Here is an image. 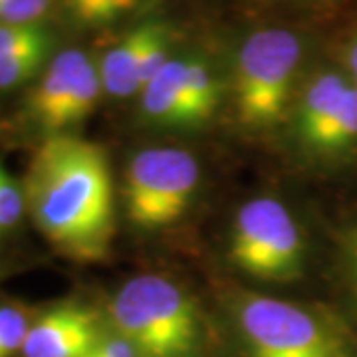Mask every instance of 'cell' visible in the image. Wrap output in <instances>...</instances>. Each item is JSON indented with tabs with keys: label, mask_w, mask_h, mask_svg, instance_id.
Masks as SVG:
<instances>
[{
	"label": "cell",
	"mask_w": 357,
	"mask_h": 357,
	"mask_svg": "<svg viewBox=\"0 0 357 357\" xmlns=\"http://www.w3.org/2000/svg\"><path fill=\"white\" fill-rule=\"evenodd\" d=\"M54 44L40 46L0 66V89H14L38 74L50 58Z\"/></svg>",
	"instance_id": "cell-16"
},
{
	"label": "cell",
	"mask_w": 357,
	"mask_h": 357,
	"mask_svg": "<svg viewBox=\"0 0 357 357\" xmlns=\"http://www.w3.org/2000/svg\"><path fill=\"white\" fill-rule=\"evenodd\" d=\"M342 268L347 288V302L357 316V222L345 232L342 241Z\"/></svg>",
	"instance_id": "cell-19"
},
{
	"label": "cell",
	"mask_w": 357,
	"mask_h": 357,
	"mask_svg": "<svg viewBox=\"0 0 357 357\" xmlns=\"http://www.w3.org/2000/svg\"><path fill=\"white\" fill-rule=\"evenodd\" d=\"M201 185L197 157L185 149L151 147L135 153L123 178V208L135 229L153 232L187 215Z\"/></svg>",
	"instance_id": "cell-7"
},
{
	"label": "cell",
	"mask_w": 357,
	"mask_h": 357,
	"mask_svg": "<svg viewBox=\"0 0 357 357\" xmlns=\"http://www.w3.org/2000/svg\"><path fill=\"white\" fill-rule=\"evenodd\" d=\"M50 4L52 0H0V26L40 22Z\"/></svg>",
	"instance_id": "cell-18"
},
{
	"label": "cell",
	"mask_w": 357,
	"mask_h": 357,
	"mask_svg": "<svg viewBox=\"0 0 357 357\" xmlns=\"http://www.w3.org/2000/svg\"><path fill=\"white\" fill-rule=\"evenodd\" d=\"M105 330V314L82 300H62L36 312L20 357H88Z\"/></svg>",
	"instance_id": "cell-9"
},
{
	"label": "cell",
	"mask_w": 357,
	"mask_h": 357,
	"mask_svg": "<svg viewBox=\"0 0 357 357\" xmlns=\"http://www.w3.org/2000/svg\"><path fill=\"white\" fill-rule=\"evenodd\" d=\"M185 56H173L139 91L141 114L157 128L192 129L185 98Z\"/></svg>",
	"instance_id": "cell-10"
},
{
	"label": "cell",
	"mask_w": 357,
	"mask_h": 357,
	"mask_svg": "<svg viewBox=\"0 0 357 357\" xmlns=\"http://www.w3.org/2000/svg\"><path fill=\"white\" fill-rule=\"evenodd\" d=\"M229 324L238 357H357L342 319L276 296L234 294Z\"/></svg>",
	"instance_id": "cell-2"
},
{
	"label": "cell",
	"mask_w": 357,
	"mask_h": 357,
	"mask_svg": "<svg viewBox=\"0 0 357 357\" xmlns=\"http://www.w3.org/2000/svg\"><path fill=\"white\" fill-rule=\"evenodd\" d=\"M292 137L319 167L357 159V89L344 68H321L300 84L292 107Z\"/></svg>",
	"instance_id": "cell-5"
},
{
	"label": "cell",
	"mask_w": 357,
	"mask_h": 357,
	"mask_svg": "<svg viewBox=\"0 0 357 357\" xmlns=\"http://www.w3.org/2000/svg\"><path fill=\"white\" fill-rule=\"evenodd\" d=\"M26 211L44 238L79 262L109 255L115 234V187L102 145L54 135L36 149L24 185Z\"/></svg>",
	"instance_id": "cell-1"
},
{
	"label": "cell",
	"mask_w": 357,
	"mask_h": 357,
	"mask_svg": "<svg viewBox=\"0 0 357 357\" xmlns=\"http://www.w3.org/2000/svg\"><path fill=\"white\" fill-rule=\"evenodd\" d=\"M26 211L24 191L0 163V229H13Z\"/></svg>",
	"instance_id": "cell-17"
},
{
	"label": "cell",
	"mask_w": 357,
	"mask_h": 357,
	"mask_svg": "<svg viewBox=\"0 0 357 357\" xmlns=\"http://www.w3.org/2000/svg\"><path fill=\"white\" fill-rule=\"evenodd\" d=\"M100 66L77 48L56 54L28 102V114L48 137L66 135L86 121L100 102Z\"/></svg>",
	"instance_id": "cell-8"
},
{
	"label": "cell",
	"mask_w": 357,
	"mask_h": 357,
	"mask_svg": "<svg viewBox=\"0 0 357 357\" xmlns=\"http://www.w3.org/2000/svg\"><path fill=\"white\" fill-rule=\"evenodd\" d=\"M34 316L36 312L20 302L0 300V357H20Z\"/></svg>",
	"instance_id": "cell-14"
},
{
	"label": "cell",
	"mask_w": 357,
	"mask_h": 357,
	"mask_svg": "<svg viewBox=\"0 0 357 357\" xmlns=\"http://www.w3.org/2000/svg\"><path fill=\"white\" fill-rule=\"evenodd\" d=\"M54 44L52 32L40 22L0 26V66L26 52Z\"/></svg>",
	"instance_id": "cell-15"
},
{
	"label": "cell",
	"mask_w": 357,
	"mask_h": 357,
	"mask_svg": "<svg viewBox=\"0 0 357 357\" xmlns=\"http://www.w3.org/2000/svg\"><path fill=\"white\" fill-rule=\"evenodd\" d=\"M70 18L79 26H105L135 13L147 0H62Z\"/></svg>",
	"instance_id": "cell-13"
},
{
	"label": "cell",
	"mask_w": 357,
	"mask_h": 357,
	"mask_svg": "<svg viewBox=\"0 0 357 357\" xmlns=\"http://www.w3.org/2000/svg\"><path fill=\"white\" fill-rule=\"evenodd\" d=\"M105 321L141 357H201L206 345L203 314L191 294L157 274L126 282L109 300Z\"/></svg>",
	"instance_id": "cell-3"
},
{
	"label": "cell",
	"mask_w": 357,
	"mask_h": 357,
	"mask_svg": "<svg viewBox=\"0 0 357 357\" xmlns=\"http://www.w3.org/2000/svg\"><path fill=\"white\" fill-rule=\"evenodd\" d=\"M157 22H143L129 30L123 38L112 46L100 62L103 91L117 100H126L141 91V64L143 54L153 36Z\"/></svg>",
	"instance_id": "cell-11"
},
{
	"label": "cell",
	"mask_w": 357,
	"mask_h": 357,
	"mask_svg": "<svg viewBox=\"0 0 357 357\" xmlns=\"http://www.w3.org/2000/svg\"><path fill=\"white\" fill-rule=\"evenodd\" d=\"M185 98L189 105L192 128L204 126L217 114L222 86L215 68L201 56H185Z\"/></svg>",
	"instance_id": "cell-12"
},
{
	"label": "cell",
	"mask_w": 357,
	"mask_h": 357,
	"mask_svg": "<svg viewBox=\"0 0 357 357\" xmlns=\"http://www.w3.org/2000/svg\"><path fill=\"white\" fill-rule=\"evenodd\" d=\"M88 357H141L139 351L129 345L123 337H119L109 328L105 330L102 340L93 345V349L89 351Z\"/></svg>",
	"instance_id": "cell-20"
},
{
	"label": "cell",
	"mask_w": 357,
	"mask_h": 357,
	"mask_svg": "<svg viewBox=\"0 0 357 357\" xmlns=\"http://www.w3.org/2000/svg\"><path fill=\"white\" fill-rule=\"evenodd\" d=\"M304 60L302 40L288 28H260L232 62V103L246 128H274L292 107Z\"/></svg>",
	"instance_id": "cell-4"
},
{
	"label": "cell",
	"mask_w": 357,
	"mask_h": 357,
	"mask_svg": "<svg viewBox=\"0 0 357 357\" xmlns=\"http://www.w3.org/2000/svg\"><path fill=\"white\" fill-rule=\"evenodd\" d=\"M342 68L345 70V74L349 76V79L357 84V28L351 32L349 40L345 42L344 48V62Z\"/></svg>",
	"instance_id": "cell-21"
},
{
	"label": "cell",
	"mask_w": 357,
	"mask_h": 357,
	"mask_svg": "<svg viewBox=\"0 0 357 357\" xmlns=\"http://www.w3.org/2000/svg\"><path fill=\"white\" fill-rule=\"evenodd\" d=\"M0 232H2V229H0Z\"/></svg>",
	"instance_id": "cell-22"
},
{
	"label": "cell",
	"mask_w": 357,
	"mask_h": 357,
	"mask_svg": "<svg viewBox=\"0 0 357 357\" xmlns=\"http://www.w3.org/2000/svg\"><path fill=\"white\" fill-rule=\"evenodd\" d=\"M229 258L256 280L296 282L306 274V241L286 204L272 197H258L234 215Z\"/></svg>",
	"instance_id": "cell-6"
}]
</instances>
